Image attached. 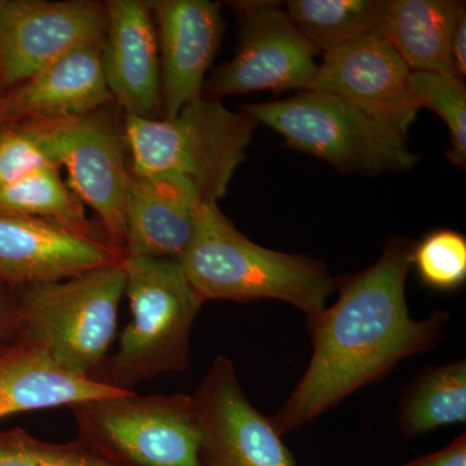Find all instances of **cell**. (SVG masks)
Wrapping results in <instances>:
<instances>
[{
  "label": "cell",
  "instance_id": "6da1fadb",
  "mask_svg": "<svg viewBox=\"0 0 466 466\" xmlns=\"http://www.w3.org/2000/svg\"><path fill=\"white\" fill-rule=\"evenodd\" d=\"M415 245L391 238L375 265L336 281L339 299L308 323L314 349L308 370L272 417L279 434L309 424L403 359L434 348L450 315L410 318L406 281Z\"/></svg>",
  "mask_w": 466,
  "mask_h": 466
},
{
  "label": "cell",
  "instance_id": "7a4b0ae2",
  "mask_svg": "<svg viewBox=\"0 0 466 466\" xmlns=\"http://www.w3.org/2000/svg\"><path fill=\"white\" fill-rule=\"evenodd\" d=\"M180 263L204 303L279 299L300 309L306 323L324 311L337 285L320 260L250 241L218 204L202 208L195 238Z\"/></svg>",
  "mask_w": 466,
  "mask_h": 466
},
{
  "label": "cell",
  "instance_id": "3957f363",
  "mask_svg": "<svg viewBox=\"0 0 466 466\" xmlns=\"http://www.w3.org/2000/svg\"><path fill=\"white\" fill-rule=\"evenodd\" d=\"M257 124L222 101L200 97L173 118L125 116L124 139L130 170L144 177H177L202 204H218L245 159Z\"/></svg>",
  "mask_w": 466,
  "mask_h": 466
},
{
  "label": "cell",
  "instance_id": "277c9868",
  "mask_svg": "<svg viewBox=\"0 0 466 466\" xmlns=\"http://www.w3.org/2000/svg\"><path fill=\"white\" fill-rule=\"evenodd\" d=\"M122 268L131 320L96 380L134 391L137 383L186 370L193 323L204 300L179 260L125 257Z\"/></svg>",
  "mask_w": 466,
  "mask_h": 466
},
{
  "label": "cell",
  "instance_id": "5b68a950",
  "mask_svg": "<svg viewBox=\"0 0 466 466\" xmlns=\"http://www.w3.org/2000/svg\"><path fill=\"white\" fill-rule=\"evenodd\" d=\"M16 293V339L39 346L67 372L96 380L115 341L125 296L122 263Z\"/></svg>",
  "mask_w": 466,
  "mask_h": 466
},
{
  "label": "cell",
  "instance_id": "8992f818",
  "mask_svg": "<svg viewBox=\"0 0 466 466\" xmlns=\"http://www.w3.org/2000/svg\"><path fill=\"white\" fill-rule=\"evenodd\" d=\"M240 110L284 137L289 148L345 173H401L420 161L400 137L325 92L302 91L289 99L249 104Z\"/></svg>",
  "mask_w": 466,
  "mask_h": 466
},
{
  "label": "cell",
  "instance_id": "52a82bcc",
  "mask_svg": "<svg viewBox=\"0 0 466 466\" xmlns=\"http://www.w3.org/2000/svg\"><path fill=\"white\" fill-rule=\"evenodd\" d=\"M79 438L121 466H202L192 397L135 391L70 406Z\"/></svg>",
  "mask_w": 466,
  "mask_h": 466
},
{
  "label": "cell",
  "instance_id": "ba28073f",
  "mask_svg": "<svg viewBox=\"0 0 466 466\" xmlns=\"http://www.w3.org/2000/svg\"><path fill=\"white\" fill-rule=\"evenodd\" d=\"M238 18V45L228 63L208 81L207 97L250 92L311 90L320 55L275 2L232 3Z\"/></svg>",
  "mask_w": 466,
  "mask_h": 466
},
{
  "label": "cell",
  "instance_id": "9c48e42d",
  "mask_svg": "<svg viewBox=\"0 0 466 466\" xmlns=\"http://www.w3.org/2000/svg\"><path fill=\"white\" fill-rule=\"evenodd\" d=\"M106 5L90 0H0V85L15 87L64 55L103 46Z\"/></svg>",
  "mask_w": 466,
  "mask_h": 466
},
{
  "label": "cell",
  "instance_id": "30bf717a",
  "mask_svg": "<svg viewBox=\"0 0 466 466\" xmlns=\"http://www.w3.org/2000/svg\"><path fill=\"white\" fill-rule=\"evenodd\" d=\"M192 401L202 466H296L271 417L242 390L228 358L214 359Z\"/></svg>",
  "mask_w": 466,
  "mask_h": 466
},
{
  "label": "cell",
  "instance_id": "8fae6325",
  "mask_svg": "<svg viewBox=\"0 0 466 466\" xmlns=\"http://www.w3.org/2000/svg\"><path fill=\"white\" fill-rule=\"evenodd\" d=\"M410 70L381 32L324 55L311 90L339 97L407 142L420 106Z\"/></svg>",
  "mask_w": 466,
  "mask_h": 466
},
{
  "label": "cell",
  "instance_id": "7c38bea8",
  "mask_svg": "<svg viewBox=\"0 0 466 466\" xmlns=\"http://www.w3.org/2000/svg\"><path fill=\"white\" fill-rule=\"evenodd\" d=\"M51 124L67 186L96 213L109 244L124 253L125 198L130 177L124 134L119 135L101 110Z\"/></svg>",
  "mask_w": 466,
  "mask_h": 466
},
{
  "label": "cell",
  "instance_id": "4fadbf2b",
  "mask_svg": "<svg viewBox=\"0 0 466 466\" xmlns=\"http://www.w3.org/2000/svg\"><path fill=\"white\" fill-rule=\"evenodd\" d=\"M124 258L125 254L104 238L0 211V287L23 290L119 265Z\"/></svg>",
  "mask_w": 466,
  "mask_h": 466
},
{
  "label": "cell",
  "instance_id": "5bb4252c",
  "mask_svg": "<svg viewBox=\"0 0 466 466\" xmlns=\"http://www.w3.org/2000/svg\"><path fill=\"white\" fill-rule=\"evenodd\" d=\"M161 64L162 110L173 118L202 97L205 76L225 34L222 5L208 0L149 2Z\"/></svg>",
  "mask_w": 466,
  "mask_h": 466
},
{
  "label": "cell",
  "instance_id": "9a60e30c",
  "mask_svg": "<svg viewBox=\"0 0 466 466\" xmlns=\"http://www.w3.org/2000/svg\"><path fill=\"white\" fill-rule=\"evenodd\" d=\"M101 46L104 76L126 116L161 118V64L149 2L110 0Z\"/></svg>",
  "mask_w": 466,
  "mask_h": 466
},
{
  "label": "cell",
  "instance_id": "2e32d148",
  "mask_svg": "<svg viewBox=\"0 0 466 466\" xmlns=\"http://www.w3.org/2000/svg\"><path fill=\"white\" fill-rule=\"evenodd\" d=\"M188 183L130 170L125 198V257L179 260L191 247L202 208Z\"/></svg>",
  "mask_w": 466,
  "mask_h": 466
},
{
  "label": "cell",
  "instance_id": "e0dca14e",
  "mask_svg": "<svg viewBox=\"0 0 466 466\" xmlns=\"http://www.w3.org/2000/svg\"><path fill=\"white\" fill-rule=\"evenodd\" d=\"M110 101L101 46L88 45L12 87L3 100L2 122L66 121L99 112Z\"/></svg>",
  "mask_w": 466,
  "mask_h": 466
},
{
  "label": "cell",
  "instance_id": "ac0fdd59",
  "mask_svg": "<svg viewBox=\"0 0 466 466\" xmlns=\"http://www.w3.org/2000/svg\"><path fill=\"white\" fill-rule=\"evenodd\" d=\"M124 392L96 380L67 372L45 350L24 339L15 337L0 343V420Z\"/></svg>",
  "mask_w": 466,
  "mask_h": 466
},
{
  "label": "cell",
  "instance_id": "d6986e66",
  "mask_svg": "<svg viewBox=\"0 0 466 466\" xmlns=\"http://www.w3.org/2000/svg\"><path fill=\"white\" fill-rule=\"evenodd\" d=\"M464 8L455 0H383L380 29L410 72L460 78L451 46Z\"/></svg>",
  "mask_w": 466,
  "mask_h": 466
},
{
  "label": "cell",
  "instance_id": "ffe728a7",
  "mask_svg": "<svg viewBox=\"0 0 466 466\" xmlns=\"http://www.w3.org/2000/svg\"><path fill=\"white\" fill-rule=\"evenodd\" d=\"M466 420V361L424 370L401 398L398 422L404 434L417 437Z\"/></svg>",
  "mask_w": 466,
  "mask_h": 466
},
{
  "label": "cell",
  "instance_id": "44dd1931",
  "mask_svg": "<svg viewBox=\"0 0 466 466\" xmlns=\"http://www.w3.org/2000/svg\"><path fill=\"white\" fill-rule=\"evenodd\" d=\"M285 14L320 54L381 32L383 0H290Z\"/></svg>",
  "mask_w": 466,
  "mask_h": 466
},
{
  "label": "cell",
  "instance_id": "7402d4cb",
  "mask_svg": "<svg viewBox=\"0 0 466 466\" xmlns=\"http://www.w3.org/2000/svg\"><path fill=\"white\" fill-rule=\"evenodd\" d=\"M60 170L43 168L0 186V211L38 218L81 235L106 240L100 227L88 219L85 205L64 182Z\"/></svg>",
  "mask_w": 466,
  "mask_h": 466
},
{
  "label": "cell",
  "instance_id": "603a6c76",
  "mask_svg": "<svg viewBox=\"0 0 466 466\" xmlns=\"http://www.w3.org/2000/svg\"><path fill=\"white\" fill-rule=\"evenodd\" d=\"M50 167L61 168L51 122H21L0 128V186Z\"/></svg>",
  "mask_w": 466,
  "mask_h": 466
},
{
  "label": "cell",
  "instance_id": "cb8c5ba5",
  "mask_svg": "<svg viewBox=\"0 0 466 466\" xmlns=\"http://www.w3.org/2000/svg\"><path fill=\"white\" fill-rule=\"evenodd\" d=\"M0 466H121L82 438L47 443L24 429L0 431Z\"/></svg>",
  "mask_w": 466,
  "mask_h": 466
},
{
  "label": "cell",
  "instance_id": "d4e9b609",
  "mask_svg": "<svg viewBox=\"0 0 466 466\" xmlns=\"http://www.w3.org/2000/svg\"><path fill=\"white\" fill-rule=\"evenodd\" d=\"M410 88L420 109L429 108L449 126L451 149L447 158L459 167L466 165V87L461 78L438 73L412 72Z\"/></svg>",
  "mask_w": 466,
  "mask_h": 466
},
{
  "label": "cell",
  "instance_id": "484cf974",
  "mask_svg": "<svg viewBox=\"0 0 466 466\" xmlns=\"http://www.w3.org/2000/svg\"><path fill=\"white\" fill-rule=\"evenodd\" d=\"M412 266L428 287L453 290L466 280V240L461 233L440 229L415 245Z\"/></svg>",
  "mask_w": 466,
  "mask_h": 466
},
{
  "label": "cell",
  "instance_id": "4316f807",
  "mask_svg": "<svg viewBox=\"0 0 466 466\" xmlns=\"http://www.w3.org/2000/svg\"><path fill=\"white\" fill-rule=\"evenodd\" d=\"M20 325L18 297L15 290L0 287V343L11 341L16 337Z\"/></svg>",
  "mask_w": 466,
  "mask_h": 466
},
{
  "label": "cell",
  "instance_id": "83f0119b",
  "mask_svg": "<svg viewBox=\"0 0 466 466\" xmlns=\"http://www.w3.org/2000/svg\"><path fill=\"white\" fill-rule=\"evenodd\" d=\"M406 466H466L465 434L453 441L446 449L424 456Z\"/></svg>",
  "mask_w": 466,
  "mask_h": 466
},
{
  "label": "cell",
  "instance_id": "f1b7e54d",
  "mask_svg": "<svg viewBox=\"0 0 466 466\" xmlns=\"http://www.w3.org/2000/svg\"><path fill=\"white\" fill-rule=\"evenodd\" d=\"M452 60L460 78L466 75V7L459 14L452 34Z\"/></svg>",
  "mask_w": 466,
  "mask_h": 466
},
{
  "label": "cell",
  "instance_id": "f546056e",
  "mask_svg": "<svg viewBox=\"0 0 466 466\" xmlns=\"http://www.w3.org/2000/svg\"><path fill=\"white\" fill-rule=\"evenodd\" d=\"M3 100H5V95L0 94V128H2V110H3Z\"/></svg>",
  "mask_w": 466,
  "mask_h": 466
}]
</instances>
